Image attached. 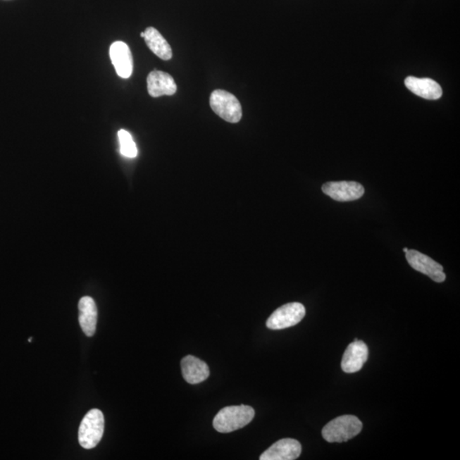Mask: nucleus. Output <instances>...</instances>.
<instances>
[{"label": "nucleus", "instance_id": "1", "mask_svg": "<svg viewBox=\"0 0 460 460\" xmlns=\"http://www.w3.org/2000/svg\"><path fill=\"white\" fill-rule=\"evenodd\" d=\"M254 416L255 411L250 406H226L216 415L213 427L218 433H230L249 424Z\"/></svg>", "mask_w": 460, "mask_h": 460}, {"label": "nucleus", "instance_id": "15", "mask_svg": "<svg viewBox=\"0 0 460 460\" xmlns=\"http://www.w3.org/2000/svg\"><path fill=\"white\" fill-rule=\"evenodd\" d=\"M147 46L158 58L168 61L173 58V50L164 37L156 28L150 27L144 31V38Z\"/></svg>", "mask_w": 460, "mask_h": 460}, {"label": "nucleus", "instance_id": "2", "mask_svg": "<svg viewBox=\"0 0 460 460\" xmlns=\"http://www.w3.org/2000/svg\"><path fill=\"white\" fill-rule=\"evenodd\" d=\"M362 430V423L353 415H343L329 422L323 430V437L325 441L344 442L356 437Z\"/></svg>", "mask_w": 460, "mask_h": 460}, {"label": "nucleus", "instance_id": "10", "mask_svg": "<svg viewBox=\"0 0 460 460\" xmlns=\"http://www.w3.org/2000/svg\"><path fill=\"white\" fill-rule=\"evenodd\" d=\"M109 55L117 75L121 78L128 79L133 70V58L128 44L121 42L112 44Z\"/></svg>", "mask_w": 460, "mask_h": 460}, {"label": "nucleus", "instance_id": "6", "mask_svg": "<svg viewBox=\"0 0 460 460\" xmlns=\"http://www.w3.org/2000/svg\"><path fill=\"white\" fill-rule=\"evenodd\" d=\"M406 259L415 271L429 276L434 282L440 283L446 280L443 267L430 256L416 250H409L406 252Z\"/></svg>", "mask_w": 460, "mask_h": 460}, {"label": "nucleus", "instance_id": "19", "mask_svg": "<svg viewBox=\"0 0 460 460\" xmlns=\"http://www.w3.org/2000/svg\"><path fill=\"white\" fill-rule=\"evenodd\" d=\"M32 337H30V340H28V342H30V343H31V342H32Z\"/></svg>", "mask_w": 460, "mask_h": 460}, {"label": "nucleus", "instance_id": "16", "mask_svg": "<svg viewBox=\"0 0 460 460\" xmlns=\"http://www.w3.org/2000/svg\"><path fill=\"white\" fill-rule=\"evenodd\" d=\"M118 137H119L122 156L128 158H135L137 154V149L131 134L125 131V130H120L118 132Z\"/></svg>", "mask_w": 460, "mask_h": 460}, {"label": "nucleus", "instance_id": "5", "mask_svg": "<svg viewBox=\"0 0 460 460\" xmlns=\"http://www.w3.org/2000/svg\"><path fill=\"white\" fill-rule=\"evenodd\" d=\"M306 314L302 304L290 303L276 309L268 319L266 325L272 330H280L299 324Z\"/></svg>", "mask_w": 460, "mask_h": 460}, {"label": "nucleus", "instance_id": "4", "mask_svg": "<svg viewBox=\"0 0 460 460\" xmlns=\"http://www.w3.org/2000/svg\"><path fill=\"white\" fill-rule=\"evenodd\" d=\"M210 105L216 115L230 123H238L242 120L241 103L230 92L223 89H216L211 93Z\"/></svg>", "mask_w": 460, "mask_h": 460}, {"label": "nucleus", "instance_id": "9", "mask_svg": "<svg viewBox=\"0 0 460 460\" xmlns=\"http://www.w3.org/2000/svg\"><path fill=\"white\" fill-rule=\"evenodd\" d=\"M368 348L363 341L356 340L346 349L341 368L346 373H354L362 368L368 361Z\"/></svg>", "mask_w": 460, "mask_h": 460}, {"label": "nucleus", "instance_id": "12", "mask_svg": "<svg viewBox=\"0 0 460 460\" xmlns=\"http://www.w3.org/2000/svg\"><path fill=\"white\" fill-rule=\"evenodd\" d=\"M183 378L191 385L199 384L209 378L210 369L205 361L194 356H187L181 361Z\"/></svg>", "mask_w": 460, "mask_h": 460}, {"label": "nucleus", "instance_id": "7", "mask_svg": "<svg viewBox=\"0 0 460 460\" xmlns=\"http://www.w3.org/2000/svg\"><path fill=\"white\" fill-rule=\"evenodd\" d=\"M323 191L328 197L336 201L347 202L356 201L363 197L364 187L353 181L328 182L323 185Z\"/></svg>", "mask_w": 460, "mask_h": 460}, {"label": "nucleus", "instance_id": "8", "mask_svg": "<svg viewBox=\"0 0 460 460\" xmlns=\"http://www.w3.org/2000/svg\"><path fill=\"white\" fill-rule=\"evenodd\" d=\"M302 453L300 442L295 439L284 438L273 445L260 456V460H294Z\"/></svg>", "mask_w": 460, "mask_h": 460}, {"label": "nucleus", "instance_id": "3", "mask_svg": "<svg viewBox=\"0 0 460 460\" xmlns=\"http://www.w3.org/2000/svg\"><path fill=\"white\" fill-rule=\"evenodd\" d=\"M104 416L99 409H92L85 414L79 429V442L85 449H94L104 433Z\"/></svg>", "mask_w": 460, "mask_h": 460}, {"label": "nucleus", "instance_id": "13", "mask_svg": "<svg viewBox=\"0 0 460 460\" xmlns=\"http://www.w3.org/2000/svg\"><path fill=\"white\" fill-rule=\"evenodd\" d=\"M405 85L414 94L427 100H437L442 95L440 85L431 79L410 76L405 80Z\"/></svg>", "mask_w": 460, "mask_h": 460}, {"label": "nucleus", "instance_id": "17", "mask_svg": "<svg viewBox=\"0 0 460 460\" xmlns=\"http://www.w3.org/2000/svg\"><path fill=\"white\" fill-rule=\"evenodd\" d=\"M408 251H409V249H408V248H406V247H405L404 249H403V251H404L405 254H406V252Z\"/></svg>", "mask_w": 460, "mask_h": 460}, {"label": "nucleus", "instance_id": "11", "mask_svg": "<svg viewBox=\"0 0 460 460\" xmlns=\"http://www.w3.org/2000/svg\"><path fill=\"white\" fill-rule=\"evenodd\" d=\"M148 92L153 97L172 96L177 92V84L169 73L154 70L147 78Z\"/></svg>", "mask_w": 460, "mask_h": 460}, {"label": "nucleus", "instance_id": "14", "mask_svg": "<svg viewBox=\"0 0 460 460\" xmlns=\"http://www.w3.org/2000/svg\"><path fill=\"white\" fill-rule=\"evenodd\" d=\"M79 321L81 328L87 337L94 336L97 323V308L91 297H83L79 303Z\"/></svg>", "mask_w": 460, "mask_h": 460}, {"label": "nucleus", "instance_id": "18", "mask_svg": "<svg viewBox=\"0 0 460 460\" xmlns=\"http://www.w3.org/2000/svg\"><path fill=\"white\" fill-rule=\"evenodd\" d=\"M141 36L142 37V38H144V32H142Z\"/></svg>", "mask_w": 460, "mask_h": 460}]
</instances>
